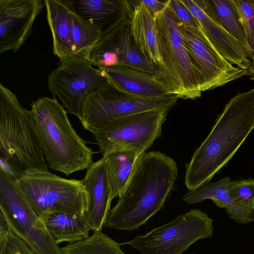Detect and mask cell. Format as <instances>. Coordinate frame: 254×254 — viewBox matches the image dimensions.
Returning <instances> with one entry per match:
<instances>
[{
  "mask_svg": "<svg viewBox=\"0 0 254 254\" xmlns=\"http://www.w3.org/2000/svg\"><path fill=\"white\" fill-rule=\"evenodd\" d=\"M45 6L41 0H0V53H16L30 35Z\"/></svg>",
  "mask_w": 254,
  "mask_h": 254,
  "instance_id": "obj_15",
  "label": "cell"
},
{
  "mask_svg": "<svg viewBox=\"0 0 254 254\" xmlns=\"http://www.w3.org/2000/svg\"><path fill=\"white\" fill-rule=\"evenodd\" d=\"M54 55L60 61L74 56L72 36L73 0H45Z\"/></svg>",
  "mask_w": 254,
  "mask_h": 254,
  "instance_id": "obj_18",
  "label": "cell"
},
{
  "mask_svg": "<svg viewBox=\"0 0 254 254\" xmlns=\"http://www.w3.org/2000/svg\"><path fill=\"white\" fill-rule=\"evenodd\" d=\"M28 111L50 169L69 176L90 167L93 152L77 134L66 110L55 98H40L32 102Z\"/></svg>",
  "mask_w": 254,
  "mask_h": 254,
  "instance_id": "obj_3",
  "label": "cell"
},
{
  "mask_svg": "<svg viewBox=\"0 0 254 254\" xmlns=\"http://www.w3.org/2000/svg\"><path fill=\"white\" fill-rule=\"evenodd\" d=\"M158 45L162 64L156 76L169 94L183 99L201 96L182 36L184 25L169 6L156 17Z\"/></svg>",
  "mask_w": 254,
  "mask_h": 254,
  "instance_id": "obj_5",
  "label": "cell"
},
{
  "mask_svg": "<svg viewBox=\"0 0 254 254\" xmlns=\"http://www.w3.org/2000/svg\"><path fill=\"white\" fill-rule=\"evenodd\" d=\"M178 98L173 95L145 97L124 92L107 80L89 93L82 106L84 128H90L135 113L158 109H170Z\"/></svg>",
  "mask_w": 254,
  "mask_h": 254,
  "instance_id": "obj_8",
  "label": "cell"
},
{
  "mask_svg": "<svg viewBox=\"0 0 254 254\" xmlns=\"http://www.w3.org/2000/svg\"><path fill=\"white\" fill-rule=\"evenodd\" d=\"M82 181L88 197L85 215L92 231H102L113 199L103 157L93 162L87 169Z\"/></svg>",
  "mask_w": 254,
  "mask_h": 254,
  "instance_id": "obj_16",
  "label": "cell"
},
{
  "mask_svg": "<svg viewBox=\"0 0 254 254\" xmlns=\"http://www.w3.org/2000/svg\"><path fill=\"white\" fill-rule=\"evenodd\" d=\"M0 167L15 179L26 171L49 172L29 111L0 84Z\"/></svg>",
  "mask_w": 254,
  "mask_h": 254,
  "instance_id": "obj_4",
  "label": "cell"
},
{
  "mask_svg": "<svg viewBox=\"0 0 254 254\" xmlns=\"http://www.w3.org/2000/svg\"><path fill=\"white\" fill-rule=\"evenodd\" d=\"M247 75H249L251 80H254V54L252 60V64L250 68L247 70Z\"/></svg>",
  "mask_w": 254,
  "mask_h": 254,
  "instance_id": "obj_32",
  "label": "cell"
},
{
  "mask_svg": "<svg viewBox=\"0 0 254 254\" xmlns=\"http://www.w3.org/2000/svg\"><path fill=\"white\" fill-rule=\"evenodd\" d=\"M122 245L98 231L85 240L68 243L62 250L63 254H126L121 249Z\"/></svg>",
  "mask_w": 254,
  "mask_h": 254,
  "instance_id": "obj_24",
  "label": "cell"
},
{
  "mask_svg": "<svg viewBox=\"0 0 254 254\" xmlns=\"http://www.w3.org/2000/svg\"><path fill=\"white\" fill-rule=\"evenodd\" d=\"M49 233L59 245L85 240L89 237L91 227L85 214L58 212L50 214L44 221Z\"/></svg>",
  "mask_w": 254,
  "mask_h": 254,
  "instance_id": "obj_23",
  "label": "cell"
},
{
  "mask_svg": "<svg viewBox=\"0 0 254 254\" xmlns=\"http://www.w3.org/2000/svg\"><path fill=\"white\" fill-rule=\"evenodd\" d=\"M169 6L185 27L201 29L196 19L181 0H170Z\"/></svg>",
  "mask_w": 254,
  "mask_h": 254,
  "instance_id": "obj_30",
  "label": "cell"
},
{
  "mask_svg": "<svg viewBox=\"0 0 254 254\" xmlns=\"http://www.w3.org/2000/svg\"><path fill=\"white\" fill-rule=\"evenodd\" d=\"M228 191L236 204L246 210L254 211V179L231 181Z\"/></svg>",
  "mask_w": 254,
  "mask_h": 254,
  "instance_id": "obj_27",
  "label": "cell"
},
{
  "mask_svg": "<svg viewBox=\"0 0 254 254\" xmlns=\"http://www.w3.org/2000/svg\"><path fill=\"white\" fill-rule=\"evenodd\" d=\"M182 36L201 92L223 86L247 75L212 46L201 29L184 27Z\"/></svg>",
  "mask_w": 254,
  "mask_h": 254,
  "instance_id": "obj_13",
  "label": "cell"
},
{
  "mask_svg": "<svg viewBox=\"0 0 254 254\" xmlns=\"http://www.w3.org/2000/svg\"><path fill=\"white\" fill-rule=\"evenodd\" d=\"M254 129V87L225 105L205 139L186 164L185 185L193 190L208 184Z\"/></svg>",
  "mask_w": 254,
  "mask_h": 254,
  "instance_id": "obj_2",
  "label": "cell"
},
{
  "mask_svg": "<svg viewBox=\"0 0 254 254\" xmlns=\"http://www.w3.org/2000/svg\"><path fill=\"white\" fill-rule=\"evenodd\" d=\"M130 31L136 48L157 69L162 64L158 45L156 19L141 0H129Z\"/></svg>",
  "mask_w": 254,
  "mask_h": 254,
  "instance_id": "obj_19",
  "label": "cell"
},
{
  "mask_svg": "<svg viewBox=\"0 0 254 254\" xmlns=\"http://www.w3.org/2000/svg\"><path fill=\"white\" fill-rule=\"evenodd\" d=\"M181 1L196 19L201 31L218 53L232 64L248 70L253 55L222 26L210 0Z\"/></svg>",
  "mask_w": 254,
  "mask_h": 254,
  "instance_id": "obj_14",
  "label": "cell"
},
{
  "mask_svg": "<svg viewBox=\"0 0 254 254\" xmlns=\"http://www.w3.org/2000/svg\"><path fill=\"white\" fill-rule=\"evenodd\" d=\"M15 182L44 222L52 213L83 215L87 210L88 197L82 180L63 178L50 171H26Z\"/></svg>",
  "mask_w": 254,
  "mask_h": 254,
  "instance_id": "obj_6",
  "label": "cell"
},
{
  "mask_svg": "<svg viewBox=\"0 0 254 254\" xmlns=\"http://www.w3.org/2000/svg\"><path fill=\"white\" fill-rule=\"evenodd\" d=\"M0 254H36L9 227L0 230Z\"/></svg>",
  "mask_w": 254,
  "mask_h": 254,
  "instance_id": "obj_29",
  "label": "cell"
},
{
  "mask_svg": "<svg viewBox=\"0 0 254 254\" xmlns=\"http://www.w3.org/2000/svg\"><path fill=\"white\" fill-rule=\"evenodd\" d=\"M146 152L129 148L103 154L113 199L122 194Z\"/></svg>",
  "mask_w": 254,
  "mask_h": 254,
  "instance_id": "obj_21",
  "label": "cell"
},
{
  "mask_svg": "<svg viewBox=\"0 0 254 254\" xmlns=\"http://www.w3.org/2000/svg\"><path fill=\"white\" fill-rule=\"evenodd\" d=\"M210 2L222 26L250 51L233 0H212Z\"/></svg>",
  "mask_w": 254,
  "mask_h": 254,
  "instance_id": "obj_26",
  "label": "cell"
},
{
  "mask_svg": "<svg viewBox=\"0 0 254 254\" xmlns=\"http://www.w3.org/2000/svg\"><path fill=\"white\" fill-rule=\"evenodd\" d=\"M236 7L249 49L254 54V0H233Z\"/></svg>",
  "mask_w": 254,
  "mask_h": 254,
  "instance_id": "obj_28",
  "label": "cell"
},
{
  "mask_svg": "<svg viewBox=\"0 0 254 254\" xmlns=\"http://www.w3.org/2000/svg\"><path fill=\"white\" fill-rule=\"evenodd\" d=\"M73 5L82 18L103 31L131 8L127 0H74Z\"/></svg>",
  "mask_w": 254,
  "mask_h": 254,
  "instance_id": "obj_22",
  "label": "cell"
},
{
  "mask_svg": "<svg viewBox=\"0 0 254 254\" xmlns=\"http://www.w3.org/2000/svg\"><path fill=\"white\" fill-rule=\"evenodd\" d=\"M231 181L226 177L216 182L208 183L193 190H189L182 197V200L189 204L211 199L220 208H225L229 217L238 223H247L254 221V211L243 209L231 199L228 187Z\"/></svg>",
  "mask_w": 254,
  "mask_h": 254,
  "instance_id": "obj_20",
  "label": "cell"
},
{
  "mask_svg": "<svg viewBox=\"0 0 254 254\" xmlns=\"http://www.w3.org/2000/svg\"><path fill=\"white\" fill-rule=\"evenodd\" d=\"M102 31L100 27L84 20L74 9L72 28L74 55L89 59L91 52L99 40Z\"/></svg>",
  "mask_w": 254,
  "mask_h": 254,
  "instance_id": "obj_25",
  "label": "cell"
},
{
  "mask_svg": "<svg viewBox=\"0 0 254 254\" xmlns=\"http://www.w3.org/2000/svg\"><path fill=\"white\" fill-rule=\"evenodd\" d=\"M169 0H148L142 1L151 15L156 18L158 14L165 10L169 4Z\"/></svg>",
  "mask_w": 254,
  "mask_h": 254,
  "instance_id": "obj_31",
  "label": "cell"
},
{
  "mask_svg": "<svg viewBox=\"0 0 254 254\" xmlns=\"http://www.w3.org/2000/svg\"><path fill=\"white\" fill-rule=\"evenodd\" d=\"M100 69L108 81L127 93L145 97L171 95L155 74L122 65Z\"/></svg>",
  "mask_w": 254,
  "mask_h": 254,
  "instance_id": "obj_17",
  "label": "cell"
},
{
  "mask_svg": "<svg viewBox=\"0 0 254 254\" xmlns=\"http://www.w3.org/2000/svg\"><path fill=\"white\" fill-rule=\"evenodd\" d=\"M107 81L101 70L89 58L74 55L60 61L49 74L48 86L62 101L67 113L81 119V109L86 95Z\"/></svg>",
  "mask_w": 254,
  "mask_h": 254,
  "instance_id": "obj_11",
  "label": "cell"
},
{
  "mask_svg": "<svg viewBox=\"0 0 254 254\" xmlns=\"http://www.w3.org/2000/svg\"><path fill=\"white\" fill-rule=\"evenodd\" d=\"M0 215L9 229L36 254H63L45 222L17 186L15 179L0 167Z\"/></svg>",
  "mask_w": 254,
  "mask_h": 254,
  "instance_id": "obj_7",
  "label": "cell"
},
{
  "mask_svg": "<svg viewBox=\"0 0 254 254\" xmlns=\"http://www.w3.org/2000/svg\"><path fill=\"white\" fill-rule=\"evenodd\" d=\"M178 173L177 163L170 156L158 151L146 152L110 209L105 226L129 231L138 229L164 207Z\"/></svg>",
  "mask_w": 254,
  "mask_h": 254,
  "instance_id": "obj_1",
  "label": "cell"
},
{
  "mask_svg": "<svg viewBox=\"0 0 254 254\" xmlns=\"http://www.w3.org/2000/svg\"><path fill=\"white\" fill-rule=\"evenodd\" d=\"M170 109L163 108L131 114L90 128L102 154L129 148L145 151L162 135Z\"/></svg>",
  "mask_w": 254,
  "mask_h": 254,
  "instance_id": "obj_10",
  "label": "cell"
},
{
  "mask_svg": "<svg viewBox=\"0 0 254 254\" xmlns=\"http://www.w3.org/2000/svg\"><path fill=\"white\" fill-rule=\"evenodd\" d=\"M212 220L207 213L192 209L144 235L123 243L141 254H183L199 239L213 235Z\"/></svg>",
  "mask_w": 254,
  "mask_h": 254,
  "instance_id": "obj_9",
  "label": "cell"
},
{
  "mask_svg": "<svg viewBox=\"0 0 254 254\" xmlns=\"http://www.w3.org/2000/svg\"><path fill=\"white\" fill-rule=\"evenodd\" d=\"M131 8L102 31L89 60L98 68L122 65L157 74L152 64L135 46L130 31Z\"/></svg>",
  "mask_w": 254,
  "mask_h": 254,
  "instance_id": "obj_12",
  "label": "cell"
}]
</instances>
